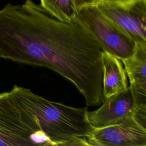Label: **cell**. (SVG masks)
<instances>
[{
    "label": "cell",
    "mask_w": 146,
    "mask_h": 146,
    "mask_svg": "<svg viewBox=\"0 0 146 146\" xmlns=\"http://www.w3.org/2000/svg\"><path fill=\"white\" fill-rule=\"evenodd\" d=\"M102 51L78 23L61 22L31 0L0 10V58L52 70L75 86L87 107L104 100Z\"/></svg>",
    "instance_id": "obj_1"
},
{
    "label": "cell",
    "mask_w": 146,
    "mask_h": 146,
    "mask_svg": "<svg viewBox=\"0 0 146 146\" xmlns=\"http://www.w3.org/2000/svg\"><path fill=\"white\" fill-rule=\"evenodd\" d=\"M9 92L24 123L50 145H89L93 127L87 119V107L51 102L17 85Z\"/></svg>",
    "instance_id": "obj_2"
},
{
    "label": "cell",
    "mask_w": 146,
    "mask_h": 146,
    "mask_svg": "<svg viewBox=\"0 0 146 146\" xmlns=\"http://www.w3.org/2000/svg\"><path fill=\"white\" fill-rule=\"evenodd\" d=\"M76 22L96 39L103 51L120 60L129 57L133 53L135 42L103 15L96 6L81 9L78 12Z\"/></svg>",
    "instance_id": "obj_3"
},
{
    "label": "cell",
    "mask_w": 146,
    "mask_h": 146,
    "mask_svg": "<svg viewBox=\"0 0 146 146\" xmlns=\"http://www.w3.org/2000/svg\"><path fill=\"white\" fill-rule=\"evenodd\" d=\"M87 140L90 146H146V110L117 124L93 128Z\"/></svg>",
    "instance_id": "obj_4"
},
{
    "label": "cell",
    "mask_w": 146,
    "mask_h": 146,
    "mask_svg": "<svg viewBox=\"0 0 146 146\" xmlns=\"http://www.w3.org/2000/svg\"><path fill=\"white\" fill-rule=\"evenodd\" d=\"M96 6L135 42L146 43V0H100Z\"/></svg>",
    "instance_id": "obj_5"
},
{
    "label": "cell",
    "mask_w": 146,
    "mask_h": 146,
    "mask_svg": "<svg viewBox=\"0 0 146 146\" xmlns=\"http://www.w3.org/2000/svg\"><path fill=\"white\" fill-rule=\"evenodd\" d=\"M40 145L24 123L9 92L0 93V146Z\"/></svg>",
    "instance_id": "obj_6"
},
{
    "label": "cell",
    "mask_w": 146,
    "mask_h": 146,
    "mask_svg": "<svg viewBox=\"0 0 146 146\" xmlns=\"http://www.w3.org/2000/svg\"><path fill=\"white\" fill-rule=\"evenodd\" d=\"M146 109L139 107L129 87L124 91L104 99L98 109L87 112V119L94 128L117 124L124 119L135 115L139 111Z\"/></svg>",
    "instance_id": "obj_7"
},
{
    "label": "cell",
    "mask_w": 146,
    "mask_h": 146,
    "mask_svg": "<svg viewBox=\"0 0 146 146\" xmlns=\"http://www.w3.org/2000/svg\"><path fill=\"white\" fill-rule=\"evenodd\" d=\"M121 61L137 104L146 107V43L135 42L132 55Z\"/></svg>",
    "instance_id": "obj_8"
},
{
    "label": "cell",
    "mask_w": 146,
    "mask_h": 146,
    "mask_svg": "<svg viewBox=\"0 0 146 146\" xmlns=\"http://www.w3.org/2000/svg\"><path fill=\"white\" fill-rule=\"evenodd\" d=\"M102 92L104 99L124 91L128 86V79L121 61L112 54L103 51Z\"/></svg>",
    "instance_id": "obj_9"
},
{
    "label": "cell",
    "mask_w": 146,
    "mask_h": 146,
    "mask_svg": "<svg viewBox=\"0 0 146 146\" xmlns=\"http://www.w3.org/2000/svg\"><path fill=\"white\" fill-rule=\"evenodd\" d=\"M40 5L56 19L66 23H75L78 11L74 0H39Z\"/></svg>",
    "instance_id": "obj_10"
},
{
    "label": "cell",
    "mask_w": 146,
    "mask_h": 146,
    "mask_svg": "<svg viewBox=\"0 0 146 146\" xmlns=\"http://www.w3.org/2000/svg\"><path fill=\"white\" fill-rule=\"evenodd\" d=\"M75 7L79 11L85 7L90 6H96L100 0H74Z\"/></svg>",
    "instance_id": "obj_11"
}]
</instances>
